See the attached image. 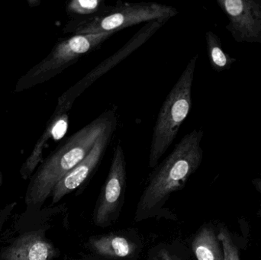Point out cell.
Masks as SVG:
<instances>
[{
    "instance_id": "cell-13",
    "label": "cell",
    "mask_w": 261,
    "mask_h": 260,
    "mask_svg": "<svg viewBox=\"0 0 261 260\" xmlns=\"http://www.w3.org/2000/svg\"><path fill=\"white\" fill-rule=\"evenodd\" d=\"M192 250L197 260H225L222 243L210 226H203L192 242Z\"/></svg>"
},
{
    "instance_id": "cell-19",
    "label": "cell",
    "mask_w": 261,
    "mask_h": 260,
    "mask_svg": "<svg viewBox=\"0 0 261 260\" xmlns=\"http://www.w3.org/2000/svg\"><path fill=\"white\" fill-rule=\"evenodd\" d=\"M253 185H254L255 189H257V192H259L261 196V178H256L252 180ZM260 215L261 217V204L260 209Z\"/></svg>"
},
{
    "instance_id": "cell-8",
    "label": "cell",
    "mask_w": 261,
    "mask_h": 260,
    "mask_svg": "<svg viewBox=\"0 0 261 260\" xmlns=\"http://www.w3.org/2000/svg\"><path fill=\"white\" fill-rule=\"evenodd\" d=\"M228 18L225 28L238 43L261 44V0H217Z\"/></svg>"
},
{
    "instance_id": "cell-10",
    "label": "cell",
    "mask_w": 261,
    "mask_h": 260,
    "mask_svg": "<svg viewBox=\"0 0 261 260\" xmlns=\"http://www.w3.org/2000/svg\"><path fill=\"white\" fill-rule=\"evenodd\" d=\"M55 246L42 230L27 232L3 249L0 260H52L58 256Z\"/></svg>"
},
{
    "instance_id": "cell-4",
    "label": "cell",
    "mask_w": 261,
    "mask_h": 260,
    "mask_svg": "<svg viewBox=\"0 0 261 260\" xmlns=\"http://www.w3.org/2000/svg\"><path fill=\"white\" fill-rule=\"evenodd\" d=\"M177 14L176 8L161 3H118L97 16L70 20L63 31L64 34L73 35L116 33L141 23L154 21L166 23Z\"/></svg>"
},
{
    "instance_id": "cell-18",
    "label": "cell",
    "mask_w": 261,
    "mask_h": 260,
    "mask_svg": "<svg viewBox=\"0 0 261 260\" xmlns=\"http://www.w3.org/2000/svg\"><path fill=\"white\" fill-rule=\"evenodd\" d=\"M153 260H180L165 247L159 249L155 254Z\"/></svg>"
},
{
    "instance_id": "cell-9",
    "label": "cell",
    "mask_w": 261,
    "mask_h": 260,
    "mask_svg": "<svg viewBox=\"0 0 261 260\" xmlns=\"http://www.w3.org/2000/svg\"><path fill=\"white\" fill-rule=\"evenodd\" d=\"M116 123L110 125L102 135L97 139L85 158L80 162L72 170H70L54 188L51 193V205L56 204L64 196L73 192L81 187L93 175L100 164L112 137L116 131Z\"/></svg>"
},
{
    "instance_id": "cell-5",
    "label": "cell",
    "mask_w": 261,
    "mask_h": 260,
    "mask_svg": "<svg viewBox=\"0 0 261 260\" xmlns=\"http://www.w3.org/2000/svg\"><path fill=\"white\" fill-rule=\"evenodd\" d=\"M114 34L108 32L98 35H72L70 38L60 40L45 58L20 78L15 92L24 91L61 74L83 56L100 48Z\"/></svg>"
},
{
    "instance_id": "cell-6",
    "label": "cell",
    "mask_w": 261,
    "mask_h": 260,
    "mask_svg": "<svg viewBox=\"0 0 261 260\" xmlns=\"http://www.w3.org/2000/svg\"><path fill=\"white\" fill-rule=\"evenodd\" d=\"M126 160L122 145L113 151L110 171L93 214V223L99 227H110L119 218L126 189Z\"/></svg>"
},
{
    "instance_id": "cell-14",
    "label": "cell",
    "mask_w": 261,
    "mask_h": 260,
    "mask_svg": "<svg viewBox=\"0 0 261 260\" xmlns=\"http://www.w3.org/2000/svg\"><path fill=\"white\" fill-rule=\"evenodd\" d=\"M205 41L212 68L218 73L231 69V65L237 59L230 56L223 50L220 38L214 32L208 31L205 33Z\"/></svg>"
},
{
    "instance_id": "cell-7",
    "label": "cell",
    "mask_w": 261,
    "mask_h": 260,
    "mask_svg": "<svg viewBox=\"0 0 261 260\" xmlns=\"http://www.w3.org/2000/svg\"><path fill=\"white\" fill-rule=\"evenodd\" d=\"M165 22L154 21L146 23L133 37L117 52L102 61L97 67H95L90 73H87L75 85L70 87L65 93H63L58 101V105L70 111L76 99L84 93L92 84L94 83L99 77L116 67L121 61L125 60L130 53H133L138 47L147 42Z\"/></svg>"
},
{
    "instance_id": "cell-2",
    "label": "cell",
    "mask_w": 261,
    "mask_h": 260,
    "mask_svg": "<svg viewBox=\"0 0 261 260\" xmlns=\"http://www.w3.org/2000/svg\"><path fill=\"white\" fill-rule=\"evenodd\" d=\"M116 122L114 111L108 110L65 139L31 178L25 194L28 209L41 208L55 186L85 158L102 133Z\"/></svg>"
},
{
    "instance_id": "cell-15",
    "label": "cell",
    "mask_w": 261,
    "mask_h": 260,
    "mask_svg": "<svg viewBox=\"0 0 261 260\" xmlns=\"http://www.w3.org/2000/svg\"><path fill=\"white\" fill-rule=\"evenodd\" d=\"M105 0H71L66 5V12L71 20L97 16L110 8Z\"/></svg>"
},
{
    "instance_id": "cell-3",
    "label": "cell",
    "mask_w": 261,
    "mask_h": 260,
    "mask_svg": "<svg viewBox=\"0 0 261 260\" xmlns=\"http://www.w3.org/2000/svg\"><path fill=\"white\" fill-rule=\"evenodd\" d=\"M197 60V54L190 59L161 106L153 127L149 151L150 168L158 166L191 111L192 88Z\"/></svg>"
},
{
    "instance_id": "cell-12",
    "label": "cell",
    "mask_w": 261,
    "mask_h": 260,
    "mask_svg": "<svg viewBox=\"0 0 261 260\" xmlns=\"http://www.w3.org/2000/svg\"><path fill=\"white\" fill-rule=\"evenodd\" d=\"M87 247L95 254L112 259H130L138 250L135 241L119 234L91 237L87 241Z\"/></svg>"
},
{
    "instance_id": "cell-11",
    "label": "cell",
    "mask_w": 261,
    "mask_h": 260,
    "mask_svg": "<svg viewBox=\"0 0 261 260\" xmlns=\"http://www.w3.org/2000/svg\"><path fill=\"white\" fill-rule=\"evenodd\" d=\"M69 112L70 111L68 110L57 105L44 132L38 139L32 154L21 166L20 174L24 180H27L30 177L36 166L41 163L42 160L43 151L47 141L50 139L58 140L65 134L68 127Z\"/></svg>"
},
{
    "instance_id": "cell-16",
    "label": "cell",
    "mask_w": 261,
    "mask_h": 260,
    "mask_svg": "<svg viewBox=\"0 0 261 260\" xmlns=\"http://www.w3.org/2000/svg\"><path fill=\"white\" fill-rule=\"evenodd\" d=\"M218 238L222 243L225 260H241L239 249L226 228L220 229Z\"/></svg>"
},
{
    "instance_id": "cell-17",
    "label": "cell",
    "mask_w": 261,
    "mask_h": 260,
    "mask_svg": "<svg viewBox=\"0 0 261 260\" xmlns=\"http://www.w3.org/2000/svg\"><path fill=\"white\" fill-rule=\"evenodd\" d=\"M16 206L17 203L13 201L0 209V232Z\"/></svg>"
},
{
    "instance_id": "cell-1",
    "label": "cell",
    "mask_w": 261,
    "mask_h": 260,
    "mask_svg": "<svg viewBox=\"0 0 261 260\" xmlns=\"http://www.w3.org/2000/svg\"><path fill=\"white\" fill-rule=\"evenodd\" d=\"M202 129H194L175 145L172 152L155 167L135 211V222L161 215L163 207L176 191L185 186L203 159Z\"/></svg>"
}]
</instances>
